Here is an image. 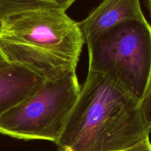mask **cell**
Wrapping results in <instances>:
<instances>
[{"mask_svg": "<svg viewBox=\"0 0 151 151\" xmlns=\"http://www.w3.org/2000/svg\"><path fill=\"white\" fill-rule=\"evenodd\" d=\"M81 91L76 72L46 81L38 91L0 116V134L56 142Z\"/></svg>", "mask_w": 151, "mask_h": 151, "instance_id": "obj_3", "label": "cell"}, {"mask_svg": "<svg viewBox=\"0 0 151 151\" xmlns=\"http://www.w3.org/2000/svg\"><path fill=\"white\" fill-rule=\"evenodd\" d=\"M45 80L20 64L0 69V116L41 88Z\"/></svg>", "mask_w": 151, "mask_h": 151, "instance_id": "obj_7", "label": "cell"}, {"mask_svg": "<svg viewBox=\"0 0 151 151\" xmlns=\"http://www.w3.org/2000/svg\"><path fill=\"white\" fill-rule=\"evenodd\" d=\"M145 18L140 0H103L78 24L86 42L119 24Z\"/></svg>", "mask_w": 151, "mask_h": 151, "instance_id": "obj_6", "label": "cell"}, {"mask_svg": "<svg viewBox=\"0 0 151 151\" xmlns=\"http://www.w3.org/2000/svg\"><path fill=\"white\" fill-rule=\"evenodd\" d=\"M140 109L145 123L151 128V84L140 103Z\"/></svg>", "mask_w": 151, "mask_h": 151, "instance_id": "obj_9", "label": "cell"}, {"mask_svg": "<svg viewBox=\"0 0 151 151\" xmlns=\"http://www.w3.org/2000/svg\"><path fill=\"white\" fill-rule=\"evenodd\" d=\"M12 63H10L9 61V60L7 59V58L6 57L5 55L4 54L1 50L0 49V69H2V68L7 67V66H10Z\"/></svg>", "mask_w": 151, "mask_h": 151, "instance_id": "obj_12", "label": "cell"}, {"mask_svg": "<svg viewBox=\"0 0 151 151\" xmlns=\"http://www.w3.org/2000/svg\"><path fill=\"white\" fill-rule=\"evenodd\" d=\"M147 7H148V9L150 10V12L151 13V0H147Z\"/></svg>", "mask_w": 151, "mask_h": 151, "instance_id": "obj_13", "label": "cell"}, {"mask_svg": "<svg viewBox=\"0 0 151 151\" xmlns=\"http://www.w3.org/2000/svg\"><path fill=\"white\" fill-rule=\"evenodd\" d=\"M0 40L79 60L84 38L60 8L20 12L0 21Z\"/></svg>", "mask_w": 151, "mask_h": 151, "instance_id": "obj_4", "label": "cell"}, {"mask_svg": "<svg viewBox=\"0 0 151 151\" xmlns=\"http://www.w3.org/2000/svg\"><path fill=\"white\" fill-rule=\"evenodd\" d=\"M44 8H60L54 0H0V21L20 12Z\"/></svg>", "mask_w": 151, "mask_h": 151, "instance_id": "obj_8", "label": "cell"}, {"mask_svg": "<svg viewBox=\"0 0 151 151\" xmlns=\"http://www.w3.org/2000/svg\"><path fill=\"white\" fill-rule=\"evenodd\" d=\"M88 72L107 77L139 103L151 84V25L127 21L86 41Z\"/></svg>", "mask_w": 151, "mask_h": 151, "instance_id": "obj_2", "label": "cell"}, {"mask_svg": "<svg viewBox=\"0 0 151 151\" xmlns=\"http://www.w3.org/2000/svg\"><path fill=\"white\" fill-rule=\"evenodd\" d=\"M140 103L107 77L88 72L56 145L61 151H122L149 138Z\"/></svg>", "mask_w": 151, "mask_h": 151, "instance_id": "obj_1", "label": "cell"}, {"mask_svg": "<svg viewBox=\"0 0 151 151\" xmlns=\"http://www.w3.org/2000/svg\"><path fill=\"white\" fill-rule=\"evenodd\" d=\"M122 151H151V143L150 139L142 140L140 142L131 146V147L125 149Z\"/></svg>", "mask_w": 151, "mask_h": 151, "instance_id": "obj_10", "label": "cell"}, {"mask_svg": "<svg viewBox=\"0 0 151 151\" xmlns=\"http://www.w3.org/2000/svg\"><path fill=\"white\" fill-rule=\"evenodd\" d=\"M54 1L60 9H63L66 11L76 0H54Z\"/></svg>", "mask_w": 151, "mask_h": 151, "instance_id": "obj_11", "label": "cell"}, {"mask_svg": "<svg viewBox=\"0 0 151 151\" xmlns=\"http://www.w3.org/2000/svg\"><path fill=\"white\" fill-rule=\"evenodd\" d=\"M0 49L10 63L27 68L45 81H55L76 72L78 60L0 40Z\"/></svg>", "mask_w": 151, "mask_h": 151, "instance_id": "obj_5", "label": "cell"}]
</instances>
